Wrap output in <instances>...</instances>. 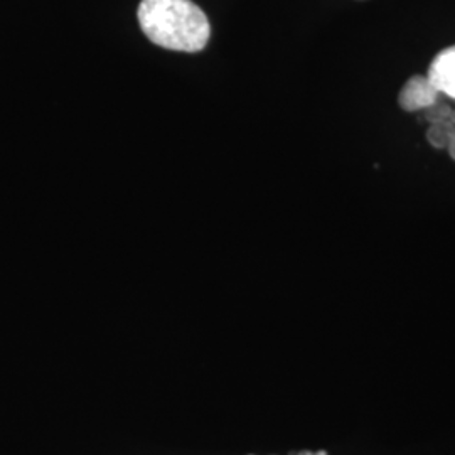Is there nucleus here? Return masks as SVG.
Segmentation results:
<instances>
[{
	"label": "nucleus",
	"instance_id": "nucleus-5",
	"mask_svg": "<svg viewBox=\"0 0 455 455\" xmlns=\"http://www.w3.org/2000/svg\"><path fill=\"white\" fill-rule=\"evenodd\" d=\"M454 114V110L449 107V105H445V103H435V105H432L430 108H427V120L430 122V124H439V122H445V120H449L451 116Z\"/></svg>",
	"mask_w": 455,
	"mask_h": 455
},
{
	"label": "nucleus",
	"instance_id": "nucleus-1",
	"mask_svg": "<svg viewBox=\"0 0 455 455\" xmlns=\"http://www.w3.org/2000/svg\"><path fill=\"white\" fill-rule=\"evenodd\" d=\"M137 19L148 41L169 51L199 52L212 37L210 19L193 0H142Z\"/></svg>",
	"mask_w": 455,
	"mask_h": 455
},
{
	"label": "nucleus",
	"instance_id": "nucleus-2",
	"mask_svg": "<svg viewBox=\"0 0 455 455\" xmlns=\"http://www.w3.org/2000/svg\"><path fill=\"white\" fill-rule=\"evenodd\" d=\"M440 92L427 76L410 78L400 92V107L407 112L427 110L439 101Z\"/></svg>",
	"mask_w": 455,
	"mask_h": 455
},
{
	"label": "nucleus",
	"instance_id": "nucleus-6",
	"mask_svg": "<svg viewBox=\"0 0 455 455\" xmlns=\"http://www.w3.org/2000/svg\"><path fill=\"white\" fill-rule=\"evenodd\" d=\"M447 150H449V154H451V157L455 161V133L454 137H452V140H451V144L447 147Z\"/></svg>",
	"mask_w": 455,
	"mask_h": 455
},
{
	"label": "nucleus",
	"instance_id": "nucleus-4",
	"mask_svg": "<svg viewBox=\"0 0 455 455\" xmlns=\"http://www.w3.org/2000/svg\"><path fill=\"white\" fill-rule=\"evenodd\" d=\"M455 133V110L452 116L445 122L430 124V129L427 131V140L430 146L435 148H447Z\"/></svg>",
	"mask_w": 455,
	"mask_h": 455
},
{
	"label": "nucleus",
	"instance_id": "nucleus-3",
	"mask_svg": "<svg viewBox=\"0 0 455 455\" xmlns=\"http://www.w3.org/2000/svg\"><path fill=\"white\" fill-rule=\"evenodd\" d=\"M427 78L434 83L440 93L455 98V44L442 49L434 58Z\"/></svg>",
	"mask_w": 455,
	"mask_h": 455
}]
</instances>
